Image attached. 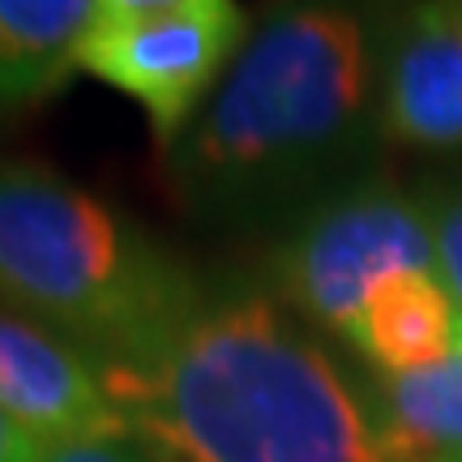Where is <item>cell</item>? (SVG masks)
Segmentation results:
<instances>
[{
  "instance_id": "6da1fadb",
  "label": "cell",
  "mask_w": 462,
  "mask_h": 462,
  "mask_svg": "<svg viewBox=\"0 0 462 462\" xmlns=\"http://www.w3.org/2000/svg\"><path fill=\"white\" fill-rule=\"evenodd\" d=\"M381 34L356 0H274L193 125L163 184L201 231H270L373 176Z\"/></svg>"
},
{
  "instance_id": "7a4b0ae2",
  "label": "cell",
  "mask_w": 462,
  "mask_h": 462,
  "mask_svg": "<svg viewBox=\"0 0 462 462\" xmlns=\"http://www.w3.org/2000/svg\"><path fill=\"white\" fill-rule=\"evenodd\" d=\"M103 381L154 462H407L377 394L262 282L210 287L171 338Z\"/></svg>"
},
{
  "instance_id": "3957f363",
  "label": "cell",
  "mask_w": 462,
  "mask_h": 462,
  "mask_svg": "<svg viewBox=\"0 0 462 462\" xmlns=\"http://www.w3.org/2000/svg\"><path fill=\"white\" fill-rule=\"evenodd\" d=\"M210 282L133 215L34 159H0V309L99 368L146 360Z\"/></svg>"
},
{
  "instance_id": "277c9868",
  "label": "cell",
  "mask_w": 462,
  "mask_h": 462,
  "mask_svg": "<svg viewBox=\"0 0 462 462\" xmlns=\"http://www.w3.org/2000/svg\"><path fill=\"white\" fill-rule=\"evenodd\" d=\"M411 270H437L424 198L373 171L279 231L262 287L296 317L343 334L381 282Z\"/></svg>"
},
{
  "instance_id": "5b68a950",
  "label": "cell",
  "mask_w": 462,
  "mask_h": 462,
  "mask_svg": "<svg viewBox=\"0 0 462 462\" xmlns=\"http://www.w3.org/2000/svg\"><path fill=\"white\" fill-rule=\"evenodd\" d=\"M248 34L253 22L245 9L236 0H215L146 22L90 26L73 65L137 103L154 146L167 150L227 78Z\"/></svg>"
},
{
  "instance_id": "8992f818",
  "label": "cell",
  "mask_w": 462,
  "mask_h": 462,
  "mask_svg": "<svg viewBox=\"0 0 462 462\" xmlns=\"http://www.w3.org/2000/svg\"><path fill=\"white\" fill-rule=\"evenodd\" d=\"M381 137L424 154L462 150V0H407L381 34Z\"/></svg>"
},
{
  "instance_id": "52a82bcc",
  "label": "cell",
  "mask_w": 462,
  "mask_h": 462,
  "mask_svg": "<svg viewBox=\"0 0 462 462\" xmlns=\"http://www.w3.org/2000/svg\"><path fill=\"white\" fill-rule=\"evenodd\" d=\"M0 411L48 446L129 432L99 364L9 309H0Z\"/></svg>"
},
{
  "instance_id": "ba28073f",
  "label": "cell",
  "mask_w": 462,
  "mask_h": 462,
  "mask_svg": "<svg viewBox=\"0 0 462 462\" xmlns=\"http://www.w3.org/2000/svg\"><path fill=\"white\" fill-rule=\"evenodd\" d=\"M377 377H407L432 368L462 343V304L437 270L394 274L360 304L338 334Z\"/></svg>"
},
{
  "instance_id": "9c48e42d",
  "label": "cell",
  "mask_w": 462,
  "mask_h": 462,
  "mask_svg": "<svg viewBox=\"0 0 462 462\" xmlns=\"http://www.w3.org/2000/svg\"><path fill=\"white\" fill-rule=\"evenodd\" d=\"M90 22L95 0H0V120L65 90Z\"/></svg>"
},
{
  "instance_id": "30bf717a",
  "label": "cell",
  "mask_w": 462,
  "mask_h": 462,
  "mask_svg": "<svg viewBox=\"0 0 462 462\" xmlns=\"http://www.w3.org/2000/svg\"><path fill=\"white\" fill-rule=\"evenodd\" d=\"M373 394L407 462L462 458V343L432 368L407 377H377Z\"/></svg>"
},
{
  "instance_id": "8fae6325",
  "label": "cell",
  "mask_w": 462,
  "mask_h": 462,
  "mask_svg": "<svg viewBox=\"0 0 462 462\" xmlns=\"http://www.w3.org/2000/svg\"><path fill=\"white\" fill-rule=\"evenodd\" d=\"M420 198H424V210H429V223H432L437 274L446 279V287L462 304V176L429 184Z\"/></svg>"
},
{
  "instance_id": "7c38bea8",
  "label": "cell",
  "mask_w": 462,
  "mask_h": 462,
  "mask_svg": "<svg viewBox=\"0 0 462 462\" xmlns=\"http://www.w3.org/2000/svg\"><path fill=\"white\" fill-rule=\"evenodd\" d=\"M43 462H154V458L133 432H116V437H82V441L48 446Z\"/></svg>"
},
{
  "instance_id": "4fadbf2b",
  "label": "cell",
  "mask_w": 462,
  "mask_h": 462,
  "mask_svg": "<svg viewBox=\"0 0 462 462\" xmlns=\"http://www.w3.org/2000/svg\"><path fill=\"white\" fill-rule=\"evenodd\" d=\"M215 0H95V22L90 26H120V22H146V17L184 14V9H201Z\"/></svg>"
},
{
  "instance_id": "5bb4252c",
  "label": "cell",
  "mask_w": 462,
  "mask_h": 462,
  "mask_svg": "<svg viewBox=\"0 0 462 462\" xmlns=\"http://www.w3.org/2000/svg\"><path fill=\"white\" fill-rule=\"evenodd\" d=\"M43 454H48V441L22 429L9 411H0V462H43Z\"/></svg>"
},
{
  "instance_id": "9a60e30c",
  "label": "cell",
  "mask_w": 462,
  "mask_h": 462,
  "mask_svg": "<svg viewBox=\"0 0 462 462\" xmlns=\"http://www.w3.org/2000/svg\"><path fill=\"white\" fill-rule=\"evenodd\" d=\"M458 462H462V458H458Z\"/></svg>"
}]
</instances>
